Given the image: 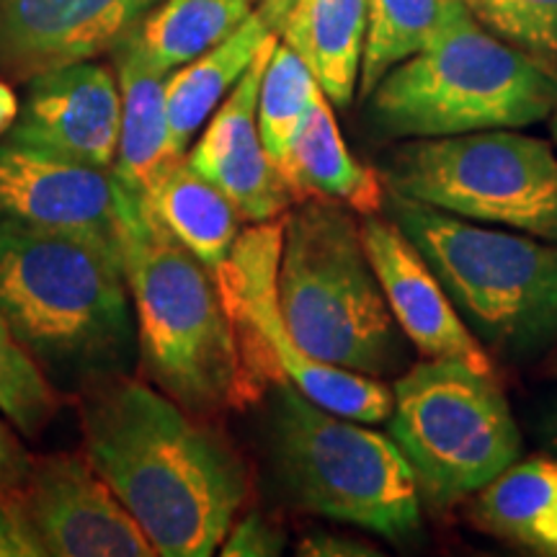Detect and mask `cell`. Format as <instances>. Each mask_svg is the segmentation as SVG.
<instances>
[{"mask_svg": "<svg viewBox=\"0 0 557 557\" xmlns=\"http://www.w3.org/2000/svg\"><path fill=\"white\" fill-rule=\"evenodd\" d=\"M86 455L163 557H209L250 493L248 468L205 418L127 374L88 380Z\"/></svg>", "mask_w": 557, "mask_h": 557, "instance_id": "obj_1", "label": "cell"}, {"mask_svg": "<svg viewBox=\"0 0 557 557\" xmlns=\"http://www.w3.org/2000/svg\"><path fill=\"white\" fill-rule=\"evenodd\" d=\"M122 269L137 315V346L152 385L201 418L263 393L230 318L220 278L122 186Z\"/></svg>", "mask_w": 557, "mask_h": 557, "instance_id": "obj_2", "label": "cell"}, {"mask_svg": "<svg viewBox=\"0 0 557 557\" xmlns=\"http://www.w3.org/2000/svg\"><path fill=\"white\" fill-rule=\"evenodd\" d=\"M122 256L78 235L0 220V315L54 372H120L132 346Z\"/></svg>", "mask_w": 557, "mask_h": 557, "instance_id": "obj_3", "label": "cell"}, {"mask_svg": "<svg viewBox=\"0 0 557 557\" xmlns=\"http://www.w3.org/2000/svg\"><path fill=\"white\" fill-rule=\"evenodd\" d=\"M369 96L387 137L521 129L555 114L557 73L487 32L465 0H455L434 39Z\"/></svg>", "mask_w": 557, "mask_h": 557, "instance_id": "obj_4", "label": "cell"}, {"mask_svg": "<svg viewBox=\"0 0 557 557\" xmlns=\"http://www.w3.org/2000/svg\"><path fill=\"white\" fill-rule=\"evenodd\" d=\"M276 284L284 323L312 359L382 377L406 357L348 207L310 197L284 214Z\"/></svg>", "mask_w": 557, "mask_h": 557, "instance_id": "obj_5", "label": "cell"}, {"mask_svg": "<svg viewBox=\"0 0 557 557\" xmlns=\"http://www.w3.org/2000/svg\"><path fill=\"white\" fill-rule=\"evenodd\" d=\"M387 209L480 341L527 357L557 338V243L480 227L398 194H387Z\"/></svg>", "mask_w": 557, "mask_h": 557, "instance_id": "obj_6", "label": "cell"}, {"mask_svg": "<svg viewBox=\"0 0 557 557\" xmlns=\"http://www.w3.org/2000/svg\"><path fill=\"white\" fill-rule=\"evenodd\" d=\"M274 387L271 455L299 508L389 540L421 527V487L393 436L325 410L292 382Z\"/></svg>", "mask_w": 557, "mask_h": 557, "instance_id": "obj_7", "label": "cell"}, {"mask_svg": "<svg viewBox=\"0 0 557 557\" xmlns=\"http://www.w3.org/2000/svg\"><path fill=\"white\" fill-rule=\"evenodd\" d=\"M389 436L431 504L480 493L519 459L521 434L496 385L455 359L413 364L393 385Z\"/></svg>", "mask_w": 557, "mask_h": 557, "instance_id": "obj_8", "label": "cell"}, {"mask_svg": "<svg viewBox=\"0 0 557 557\" xmlns=\"http://www.w3.org/2000/svg\"><path fill=\"white\" fill-rule=\"evenodd\" d=\"M382 184L459 220L557 243V156L547 139L517 129L418 137L393 152Z\"/></svg>", "mask_w": 557, "mask_h": 557, "instance_id": "obj_9", "label": "cell"}, {"mask_svg": "<svg viewBox=\"0 0 557 557\" xmlns=\"http://www.w3.org/2000/svg\"><path fill=\"white\" fill-rule=\"evenodd\" d=\"M284 218L238 233L225 267L218 271L243 357L261 382H292L305 398L361 423H382L393 413V389L377 377L312 359L295 344L278 305V256Z\"/></svg>", "mask_w": 557, "mask_h": 557, "instance_id": "obj_10", "label": "cell"}, {"mask_svg": "<svg viewBox=\"0 0 557 557\" xmlns=\"http://www.w3.org/2000/svg\"><path fill=\"white\" fill-rule=\"evenodd\" d=\"M5 493L45 557L158 555L86 451L34 457L29 472Z\"/></svg>", "mask_w": 557, "mask_h": 557, "instance_id": "obj_11", "label": "cell"}, {"mask_svg": "<svg viewBox=\"0 0 557 557\" xmlns=\"http://www.w3.org/2000/svg\"><path fill=\"white\" fill-rule=\"evenodd\" d=\"M122 184L114 171L32 145L0 143V220L78 235L122 256Z\"/></svg>", "mask_w": 557, "mask_h": 557, "instance_id": "obj_12", "label": "cell"}, {"mask_svg": "<svg viewBox=\"0 0 557 557\" xmlns=\"http://www.w3.org/2000/svg\"><path fill=\"white\" fill-rule=\"evenodd\" d=\"M160 0H0V73L37 78L114 50Z\"/></svg>", "mask_w": 557, "mask_h": 557, "instance_id": "obj_13", "label": "cell"}, {"mask_svg": "<svg viewBox=\"0 0 557 557\" xmlns=\"http://www.w3.org/2000/svg\"><path fill=\"white\" fill-rule=\"evenodd\" d=\"M359 230L369 263L403 336L426 359H455L483 374H496L480 338L459 315L431 263L398 222L377 212L361 218Z\"/></svg>", "mask_w": 557, "mask_h": 557, "instance_id": "obj_14", "label": "cell"}, {"mask_svg": "<svg viewBox=\"0 0 557 557\" xmlns=\"http://www.w3.org/2000/svg\"><path fill=\"white\" fill-rule=\"evenodd\" d=\"M120 81L99 62H75L29 81L9 139L111 171L120 152Z\"/></svg>", "mask_w": 557, "mask_h": 557, "instance_id": "obj_15", "label": "cell"}, {"mask_svg": "<svg viewBox=\"0 0 557 557\" xmlns=\"http://www.w3.org/2000/svg\"><path fill=\"white\" fill-rule=\"evenodd\" d=\"M276 41L278 37L269 39L256 54L189 152L191 169L212 181L250 225L284 218L295 199L259 135V88Z\"/></svg>", "mask_w": 557, "mask_h": 557, "instance_id": "obj_16", "label": "cell"}, {"mask_svg": "<svg viewBox=\"0 0 557 557\" xmlns=\"http://www.w3.org/2000/svg\"><path fill=\"white\" fill-rule=\"evenodd\" d=\"M292 0H261L233 34L209 47L197 60L176 67L165 81L171 150L184 156L194 135L205 127L220 101L250 67L269 39L278 37Z\"/></svg>", "mask_w": 557, "mask_h": 557, "instance_id": "obj_17", "label": "cell"}, {"mask_svg": "<svg viewBox=\"0 0 557 557\" xmlns=\"http://www.w3.org/2000/svg\"><path fill=\"white\" fill-rule=\"evenodd\" d=\"M295 199H331L361 214H377L385 207L382 176L351 156L341 137L329 96L318 90L315 101L299 124L287 156L278 163Z\"/></svg>", "mask_w": 557, "mask_h": 557, "instance_id": "obj_18", "label": "cell"}, {"mask_svg": "<svg viewBox=\"0 0 557 557\" xmlns=\"http://www.w3.org/2000/svg\"><path fill=\"white\" fill-rule=\"evenodd\" d=\"M367 16L369 0H292L278 26L333 107H348L359 88Z\"/></svg>", "mask_w": 557, "mask_h": 557, "instance_id": "obj_19", "label": "cell"}, {"mask_svg": "<svg viewBox=\"0 0 557 557\" xmlns=\"http://www.w3.org/2000/svg\"><path fill=\"white\" fill-rule=\"evenodd\" d=\"M114 52L122 94V132L120 152L111 171L124 189L139 197L150 178L171 158H181L171 150L169 109H165L169 73L145 58L132 34L114 47Z\"/></svg>", "mask_w": 557, "mask_h": 557, "instance_id": "obj_20", "label": "cell"}, {"mask_svg": "<svg viewBox=\"0 0 557 557\" xmlns=\"http://www.w3.org/2000/svg\"><path fill=\"white\" fill-rule=\"evenodd\" d=\"M152 214L214 274L225 267L238 238V212L189 160L171 158L139 194Z\"/></svg>", "mask_w": 557, "mask_h": 557, "instance_id": "obj_21", "label": "cell"}, {"mask_svg": "<svg viewBox=\"0 0 557 557\" xmlns=\"http://www.w3.org/2000/svg\"><path fill=\"white\" fill-rule=\"evenodd\" d=\"M256 9V0H160L132 32L137 47L163 73L197 60Z\"/></svg>", "mask_w": 557, "mask_h": 557, "instance_id": "obj_22", "label": "cell"}, {"mask_svg": "<svg viewBox=\"0 0 557 557\" xmlns=\"http://www.w3.org/2000/svg\"><path fill=\"white\" fill-rule=\"evenodd\" d=\"M478 506L496 532L557 555V459L513 462L480 491Z\"/></svg>", "mask_w": 557, "mask_h": 557, "instance_id": "obj_23", "label": "cell"}, {"mask_svg": "<svg viewBox=\"0 0 557 557\" xmlns=\"http://www.w3.org/2000/svg\"><path fill=\"white\" fill-rule=\"evenodd\" d=\"M455 0H369L359 90L372 94L393 67L423 50Z\"/></svg>", "mask_w": 557, "mask_h": 557, "instance_id": "obj_24", "label": "cell"}, {"mask_svg": "<svg viewBox=\"0 0 557 557\" xmlns=\"http://www.w3.org/2000/svg\"><path fill=\"white\" fill-rule=\"evenodd\" d=\"M318 90V81L302 58L284 41H276L259 88V135L276 169L287 156Z\"/></svg>", "mask_w": 557, "mask_h": 557, "instance_id": "obj_25", "label": "cell"}, {"mask_svg": "<svg viewBox=\"0 0 557 557\" xmlns=\"http://www.w3.org/2000/svg\"><path fill=\"white\" fill-rule=\"evenodd\" d=\"M60 406V393L0 315V413L21 434L39 436L58 416Z\"/></svg>", "mask_w": 557, "mask_h": 557, "instance_id": "obj_26", "label": "cell"}, {"mask_svg": "<svg viewBox=\"0 0 557 557\" xmlns=\"http://www.w3.org/2000/svg\"><path fill=\"white\" fill-rule=\"evenodd\" d=\"M472 16L557 73V0H465Z\"/></svg>", "mask_w": 557, "mask_h": 557, "instance_id": "obj_27", "label": "cell"}, {"mask_svg": "<svg viewBox=\"0 0 557 557\" xmlns=\"http://www.w3.org/2000/svg\"><path fill=\"white\" fill-rule=\"evenodd\" d=\"M284 547V537L278 527L263 519L261 513H248L238 524L230 527L225 542H222V555L227 557H263L278 555Z\"/></svg>", "mask_w": 557, "mask_h": 557, "instance_id": "obj_28", "label": "cell"}, {"mask_svg": "<svg viewBox=\"0 0 557 557\" xmlns=\"http://www.w3.org/2000/svg\"><path fill=\"white\" fill-rule=\"evenodd\" d=\"M0 557H45L5 491H0Z\"/></svg>", "mask_w": 557, "mask_h": 557, "instance_id": "obj_29", "label": "cell"}, {"mask_svg": "<svg viewBox=\"0 0 557 557\" xmlns=\"http://www.w3.org/2000/svg\"><path fill=\"white\" fill-rule=\"evenodd\" d=\"M32 455L18 442V436L0 421V491L18 485L32 468Z\"/></svg>", "mask_w": 557, "mask_h": 557, "instance_id": "obj_30", "label": "cell"}, {"mask_svg": "<svg viewBox=\"0 0 557 557\" xmlns=\"http://www.w3.org/2000/svg\"><path fill=\"white\" fill-rule=\"evenodd\" d=\"M359 545L348 540H338V537H329V534H318V537L305 540L299 545V553L302 555H369L367 549H354Z\"/></svg>", "mask_w": 557, "mask_h": 557, "instance_id": "obj_31", "label": "cell"}, {"mask_svg": "<svg viewBox=\"0 0 557 557\" xmlns=\"http://www.w3.org/2000/svg\"><path fill=\"white\" fill-rule=\"evenodd\" d=\"M18 111H21L18 96L13 94L9 83L0 81V135H5V132L13 129V124L18 120Z\"/></svg>", "mask_w": 557, "mask_h": 557, "instance_id": "obj_32", "label": "cell"}, {"mask_svg": "<svg viewBox=\"0 0 557 557\" xmlns=\"http://www.w3.org/2000/svg\"><path fill=\"white\" fill-rule=\"evenodd\" d=\"M549 449H553V455L557 457V421L553 423V434H549Z\"/></svg>", "mask_w": 557, "mask_h": 557, "instance_id": "obj_33", "label": "cell"}, {"mask_svg": "<svg viewBox=\"0 0 557 557\" xmlns=\"http://www.w3.org/2000/svg\"><path fill=\"white\" fill-rule=\"evenodd\" d=\"M549 132H553V139L557 143V109H555L553 120H549Z\"/></svg>", "mask_w": 557, "mask_h": 557, "instance_id": "obj_34", "label": "cell"}]
</instances>
